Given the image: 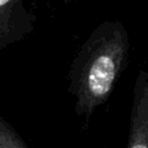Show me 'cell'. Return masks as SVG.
I'll return each instance as SVG.
<instances>
[{
  "instance_id": "obj_2",
  "label": "cell",
  "mask_w": 148,
  "mask_h": 148,
  "mask_svg": "<svg viewBox=\"0 0 148 148\" xmlns=\"http://www.w3.org/2000/svg\"><path fill=\"white\" fill-rule=\"evenodd\" d=\"M36 20L22 0H0V50L25 39L34 31Z\"/></svg>"
},
{
  "instance_id": "obj_4",
  "label": "cell",
  "mask_w": 148,
  "mask_h": 148,
  "mask_svg": "<svg viewBox=\"0 0 148 148\" xmlns=\"http://www.w3.org/2000/svg\"><path fill=\"white\" fill-rule=\"evenodd\" d=\"M0 148H29L17 131L0 116Z\"/></svg>"
},
{
  "instance_id": "obj_1",
  "label": "cell",
  "mask_w": 148,
  "mask_h": 148,
  "mask_svg": "<svg viewBox=\"0 0 148 148\" xmlns=\"http://www.w3.org/2000/svg\"><path fill=\"white\" fill-rule=\"evenodd\" d=\"M130 58V39L119 21L98 24L71 62L68 91L75 98L76 116L89 119L106 103Z\"/></svg>"
},
{
  "instance_id": "obj_3",
  "label": "cell",
  "mask_w": 148,
  "mask_h": 148,
  "mask_svg": "<svg viewBox=\"0 0 148 148\" xmlns=\"http://www.w3.org/2000/svg\"><path fill=\"white\" fill-rule=\"evenodd\" d=\"M126 148H148V71L140 69L133 87Z\"/></svg>"
}]
</instances>
